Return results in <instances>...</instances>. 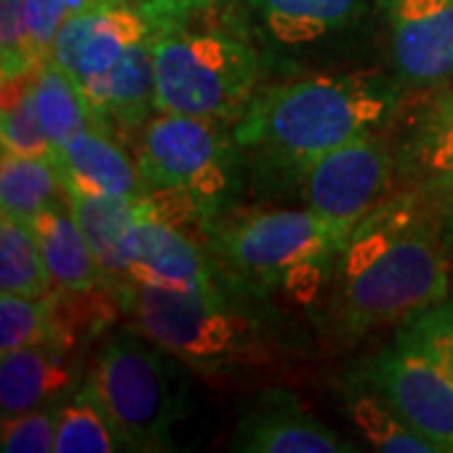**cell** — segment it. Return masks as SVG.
<instances>
[{
    "mask_svg": "<svg viewBox=\"0 0 453 453\" xmlns=\"http://www.w3.org/2000/svg\"><path fill=\"white\" fill-rule=\"evenodd\" d=\"M335 257V312L345 338L405 325L451 297L453 259L428 192L383 202Z\"/></svg>",
    "mask_w": 453,
    "mask_h": 453,
    "instance_id": "6da1fadb",
    "label": "cell"
},
{
    "mask_svg": "<svg viewBox=\"0 0 453 453\" xmlns=\"http://www.w3.org/2000/svg\"><path fill=\"white\" fill-rule=\"evenodd\" d=\"M401 81L378 71L315 73L267 86L237 119L234 139L265 162L305 172L315 159L363 134L388 127Z\"/></svg>",
    "mask_w": 453,
    "mask_h": 453,
    "instance_id": "7a4b0ae2",
    "label": "cell"
},
{
    "mask_svg": "<svg viewBox=\"0 0 453 453\" xmlns=\"http://www.w3.org/2000/svg\"><path fill=\"white\" fill-rule=\"evenodd\" d=\"M134 327L202 375H225L267 357L262 327L242 303L222 290H166L151 285L116 288Z\"/></svg>",
    "mask_w": 453,
    "mask_h": 453,
    "instance_id": "3957f363",
    "label": "cell"
},
{
    "mask_svg": "<svg viewBox=\"0 0 453 453\" xmlns=\"http://www.w3.org/2000/svg\"><path fill=\"white\" fill-rule=\"evenodd\" d=\"M204 234L226 282H237L252 295L290 285L312 297L325 262L342 247L310 207L217 214L204 225Z\"/></svg>",
    "mask_w": 453,
    "mask_h": 453,
    "instance_id": "277c9868",
    "label": "cell"
},
{
    "mask_svg": "<svg viewBox=\"0 0 453 453\" xmlns=\"http://www.w3.org/2000/svg\"><path fill=\"white\" fill-rule=\"evenodd\" d=\"M157 113L240 119L262 73L257 49L225 31L174 26L154 33Z\"/></svg>",
    "mask_w": 453,
    "mask_h": 453,
    "instance_id": "5b68a950",
    "label": "cell"
},
{
    "mask_svg": "<svg viewBox=\"0 0 453 453\" xmlns=\"http://www.w3.org/2000/svg\"><path fill=\"white\" fill-rule=\"evenodd\" d=\"M164 356L166 350L139 330L113 333L94 356L86 388L127 451L172 449V426L181 416V395Z\"/></svg>",
    "mask_w": 453,
    "mask_h": 453,
    "instance_id": "8992f818",
    "label": "cell"
},
{
    "mask_svg": "<svg viewBox=\"0 0 453 453\" xmlns=\"http://www.w3.org/2000/svg\"><path fill=\"white\" fill-rule=\"evenodd\" d=\"M225 124L181 113L154 116L134 142L146 192L192 196L207 222L222 214L240 181V144Z\"/></svg>",
    "mask_w": 453,
    "mask_h": 453,
    "instance_id": "52a82bcc",
    "label": "cell"
},
{
    "mask_svg": "<svg viewBox=\"0 0 453 453\" xmlns=\"http://www.w3.org/2000/svg\"><path fill=\"white\" fill-rule=\"evenodd\" d=\"M303 174L308 207L345 244L353 229L388 195L393 154L378 131H372L323 154Z\"/></svg>",
    "mask_w": 453,
    "mask_h": 453,
    "instance_id": "ba28073f",
    "label": "cell"
},
{
    "mask_svg": "<svg viewBox=\"0 0 453 453\" xmlns=\"http://www.w3.org/2000/svg\"><path fill=\"white\" fill-rule=\"evenodd\" d=\"M371 388L438 451H453V378L421 348L395 340L372 360Z\"/></svg>",
    "mask_w": 453,
    "mask_h": 453,
    "instance_id": "9c48e42d",
    "label": "cell"
},
{
    "mask_svg": "<svg viewBox=\"0 0 453 453\" xmlns=\"http://www.w3.org/2000/svg\"><path fill=\"white\" fill-rule=\"evenodd\" d=\"M390 28V61L403 88L453 79V0H380Z\"/></svg>",
    "mask_w": 453,
    "mask_h": 453,
    "instance_id": "30bf717a",
    "label": "cell"
},
{
    "mask_svg": "<svg viewBox=\"0 0 453 453\" xmlns=\"http://www.w3.org/2000/svg\"><path fill=\"white\" fill-rule=\"evenodd\" d=\"M151 35V20L134 3H101L65 20L49 61L81 86L109 73L127 50Z\"/></svg>",
    "mask_w": 453,
    "mask_h": 453,
    "instance_id": "8fae6325",
    "label": "cell"
},
{
    "mask_svg": "<svg viewBox=\"0 0 453 453\" xmlns=\"http://www.w3.org/2000/svg\"><path fill=\"white\" fill-rule=\"evenodd\" d=\"M142 250L127 285H151L166 290H222L229 288L210 244L196 242L177 222L164 219L136 199Z\"/></svg>",
    "mask_w": 453,
    "mask_h": 453,
    "instance_id": "7c38bea8",
    "label": "cell"
},
{
    "mask_svg": "<svg viewBox=\"0 0 453 453\" xmlns=\"http://www.w3.org/2000/svg\"><path fill=\"white\" fill-rule=\"evenodd\" d=\"M229 446L244 453L356 451L288 390H267L247 405Z\"/></svg>",
    "mask_w": 453,
    "mask_h": 453,
    "instance_id": "4fadbf2b",
    "label": "cell"
},
{
    "mask_svg": "<svg viewBox=\"0 0 453 453\" xmlns=\"http://www.w3.org/2000/svg\"><path fill=\"white\" fill-rule=\"evenodd\" d=\"M91 111L94 127L113 139H131L144 131L157 111V71H154V35L127 50V56L109 73L79 86Z\"/></svg>",
    "mask_w": 453,
    "mask_h": 453,
    "instance_id": "5bb4252c",
    "label": "cell"
},
{
    "mask_svg": "<svg viewBox=\"0 0 453 453\" xmlns=\"http://www.w3.org/2000/svg\"><path fill=\"white\" fill-rule=\"evenodd\" d=\"M252 31L280 50H305L353 31L372 0H242ZM380 3V0H378Z\"/></svg>",
    "mask_w": 453,
    "mask_h": 453,
    "instance_id": "9a60e30c",
    "label": "cell"
},
{
    "mask_svg": "<svg viewBox=\"0 0 453 453\" xmlns=\"http://www.w3.org/2000/svg\"><path fill=\"white\" fill-rule=\"evenodd\" d=\"M68 207L111 288H124L139 259V207L136 199L68 189Z\"/></svg>",
    "mask_w": 453,
    "mask_h": 453,
    "instance_id": "2e32d148",
    "label": "cell"
},
{
    "mask_svg": "<svg viewBox=\"0 0 453 453\" xmlns=\"http://www.w3.org/2000/svg\"><path fill=\"white\" fill-rule=\"evenodd\" d=\"M56 164L61 169L65 189L124 199L146 195L136 162H131L121 142L98 127L83 129L61 149H56Z\"/></svg>",
    "mask_w": 453,
    "mask_h": 453,
    "instance_id": "e0dca14e",
    "label": "cell"
},
{
    "mask_svg": "<svg viewBox=\"0 0 453 453\" xmlns=\"http://www.w3.org/2000/svg\"><path fill=\"white\" fill-rule=\"evenodd\" d=\"M76 383V372L68 363V353L43 342L28 345L0 360V413L13 418L41 405L58 403Z\"/></svg>",
    "mask_w": 453,
    "mask_h": 453,
    "instance_id": "ac0fdd59",
    "label": "cell"
},
{
    "mask_svg": "<svg viewBox=\"0 0 453 453\" xmlns=\"http://www.w3.org/2000/svg\"><path fill=\"white\" fill-rule=\"evenodd\" d=\"M31 225L56 290L86 292L109 285L68 204L49 207Z\"/></svg>",
    "mask_w": 453,
    "mask_h": 453,
    "instance_id": "d6986e66",
    "label": "cell"
},
{
    "mask_svg": "<svg viewBox=\"0 0 453 453\" xmlns=\"http://www.w3.org/2000/svg\"><path fill=\"white\" fill-rule=\"evenodd\" d=\"M68 204V189L56 159L18 157L3 151L0 162V207L3 214L33 222L41 211Z\"/></svg>",
    "mask_w": 453,
    "mask_h": 453,
    "instance_id": "ffe728a7",
    "label": "cell"
},
{
    "mask_svg": "<svg viewBox=\"0 0 453 453\" xmlns=\"http://www.w3.org/2000/svg\"><path fill=\"white\" fill-rule=\"evenodd\" d=\"M3 151L35 159H56V146L46 134L35 104V71L3 79L0 98Z\"/></svg>",
    "mask_w": 453,
    "mask_h": 453,
    "instance_id": "44dd1931",
    "label": "cell"
},
{
    "mask_svg": "<svg viewBox=\"0 0 453 453\" xmlns=\"http://www.w3.org/2000/svg\"><path fill=\"white\" fill-rule=\"evenodd\" d=\"M50 275L31 222L3 214L0 222V290L28 297L50 292Z\"/></svg>",
    "mask_w": 453,
    "mask_h": 453,
    "instance_id": "7402d4cb",
    "label": "cell"
},
{
    "mask_svg": "<svg viewBox=\"0 0 453 453\" xmlns=\"http://www.w3.org/2000/svg\"><path fill=\"white\" fill-rule=\"evenodd\" d=\"M35 104L46 134L56 149H61L83 129L94 127L79 83L53 61L35 68Z\"/></svg>",
    "mask_w": 453,
    "mask_h": 453,
    "instance_id": "603a6c76",
    "label": "cell"
},
{
    "mask_svg": "<svg viewBox=\"0 0 453 453\" xmlns=\"http://www.w3.org/2000/svg\"><path fill=\"white\" fill-rule=\"evenodd\" d=\"M350 418L356 428L363 434V438L371 443L375 451L383 453H441L426 441L421 434H416L408 423L395 413V408L372 393H357L348 401Z\"/></svg>",
    "mask_w": 453,
    "mask_h": 453,
    "instance_id": "cb8c5ba5",
    "label": "cell"
},
{
    "mask_svg": "<svg viewBox=\"0 0 453 453\" xmlns=\"http://www.w3.org/2000/svg\"><path fill=\"white\" fill-rule=\"evenodd\" d=\"M127 451L111 421L96 398L83 386L71 401L58 408L56 453H113Z\"/></svg>",
    "mask_w": 453,
    "mask_h": 453,
    "instance_id": "d4e9b609",
    "label": "cell"
},
{
    "mask_svg": "<svg viewBox=\"0 0 453 453\" xmlns=\"http://www.w3.org/2000/svg\"><path fill=\"white\" fill-rule=\"evenodd\" d=\"M53 342L49 295L28 297L3 292L0 297V353Z\"/></svg>",
    "mask_w": 453,
    "mask_h": 453,
    "instance_id": "484cf974",
    "label": "cell"
},
{
    "mask_svg": "<svg viewBox=\"0 0 453 453\" xmlns=\"http://www.w3.org/2000/svg\"><path fill=\"white\" fill-rule=\"evenodd\" d=\"M413 162L426 181L453 177V98L441 101L413 139Z\"/></svg>",
    "mask_w": 453,
    "mask_h": 453,
    "instance_id": "4316f807",
    "label": "cell"
},
{
    "mask_svg": "<svg viewBox=\"0 0 453 453\" xmlns=\"http://www.w3.org/2000/svg\"><path fill=\"white\" fill-rule=\"evenodd\" d=\"M0 53H3V79L31 73L46 58L33 43L23 0H0Z\"/></svg>",
    "mask_w": 453,
    "mask_h": 453,
    "instance_id": "83f0119b",
    "label": "cell"
},
{
    "mask_svg": "<svg viewBox=\"0 0 453 453\" xmlns=\"http://www.w3.org/2000/svg\"><path fill=\"white\" fill-rule=\"evenodd\" d=\"M395 340L421 348L453 378V297L401 325Z\"/></svg>",
    "mask_w": 453,
    "mask_h": 453,
    "instance_id": "f1b7e54d",
    "label": "cell"
},
{
    "mask_svg": "<svg viewBox=\"0 0 453 453\" xmlns=\"http://www.w3.org/2000/svg\"><path fill=\"white\" fill-rule=\"evenodd\" d=\"M58 408L49 403L18 413L13 418H3L0 451L3 453H50L56 451V428Z\"/></svg>",
    "mask_w": 453,
    "mask_h": 453,
    "instance_id": "f546056e",
    "label": "cell"
},
{
    "mask_svg": "<svg viewBox=\"0 0 453 453\" xmlns=\"http://www.w3.org/2000/svg\"><path fill=\"white\" fill-rule=\"evenodd\" d=\"M101 3L104 0H23L26 23L38 53L49 61L53 41L65 20Z\"/></svg>",
    "mask_w": 453,
    "mask_h": 453,
    "instance_id": "4dcf8cb0",
    "label": "cell"
},
{
    "mask_svg": "<svg viewBox=\"0 0 453 453\" xmlns=\"http://www.w3.org/2000/svg\"><path fill=\"white\" fill-rule=\"evenodd\" d=\"M426 192L434 199L441 237H443V244H446V250H449V255L453 259V177L428 181Z\"/></svg>",
    "mask_w": 453,
    "mask_h": 453,
    "instance_id": "1f68e13d",
    "label": "cell"
},
{
    "mask_svg": "<svg viewBox=\"0 0 453 453\" xmlns=\"http://www.w3.org/2000/svg\"><path fill=\"white\" fill-rule=\"evenodd\" d=\"M237 0H202V5H204V11H217V8H229V5H234Z\"/></svg>",
    "mask_w": 453,
    "mask_h": 453,
    "instance_id": "d6a6232c",
    "label": "cell"
},
{
    "mask_svg": "<svg viewBox=\"0 0 453 453\" xmlns=\"http://www.w3.org/2000/svg\"><path fill=\"white\" fill-rule=\"evenodd\" d=\"M104 3H127V0H104Z\"/></svg>",
    "mask_w": 453,
    "mask_h": 453,
    "instance_id": "836d02e7",
    "label": "cell"
},
{
    "mask_svg": "<svg viewBox=\"0 0 453 453\" xmlns=\"http://www.w3.org/2000/svg\"><path fill=\"white\" fill-rule=\"evenodd\" d=\"M451 297H453V285H451Z\"/></svg>",
    "mask_w": 453,
    "mask_h": 453,
    "instance_id": "e575fe53",
    "label": "cell"
}]
</instances>
